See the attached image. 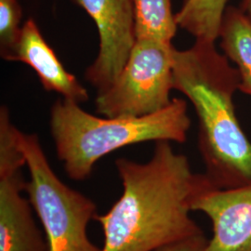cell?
Masks as SVG:
<instances>
[{"label":"cell","instance_id":"15","mask_svg":"<svg viewBox=\"0 0 251 251\" xmlns=\"http://www.w3.org/2000/svg\"><path fill=\"white\" fill-rule=\"evenodd\" d=\"M239 8L248 15L251 20V0H241Z\"/></svg>","mask_w":251,"mask_h":251},{"label":"cell","instance_id":"7","mask_svg":"<svg viewBox=\"0 0 251 251\" xmlns=\"http://www.w3.org/2000/svg\"><path fill=\"white\" fill-rule=\"evenodd\" d=\"M191 207L204 213L212 225L204 251H251V184L209 187L194 198Z\"/></svg>","mask_w":251,"mask_h":251},{"label":"cell","instance_id":"14","mask_svg":"<svg viewBox=\"0 0 251 251\" xmlns=\"http://www.w3.org/2000/svg\"><path fill=\"white\" fill-rule=\"evenodd\" d=\"M208 242L204 233L168 245L156 251H204Z\"/></svg>","mask_w":251,"mask_h":251},{"label":"cell","instance_id":"1","mask_svg":"<svg viewBox=\"0 0 251 251\" xmlns=\"http://www.w3.org/2000/svg\"><path fill=\"white\" fill-rule=\"evenodd\" d=\"M123 191L106 213L97 214L104 242L100 251H156L203 233L190 215L192 202L212 187L205 173L194 172L186 155L171 142H156L146 163L116 160Z\"/></svg>","mask_w":251,"mask_h":251},{"label":"cell","instance_id":"2","mask_svg":"<svg viewBox=\"0 0 251 251\" xmlns=\"http://www.w3.org/2000/svg\"><path fill=\"white\" fill-rule=\"evenodd\" d=\"M239 74L216 42L196 39L191 48L175 49L174 90L193 104L198 119V150L205 174L217 189L251 184V142L235 113L233 97Z\"/></svg>","mask_w":251,"mask_h":251},{"label":"cell","instance_id":"6","mask_svg":"<svg viewBox=\"0 0 251 251\" xmlns=\"http://www.w3.org/2000/svg\"><path fill=\"white\" fill-rule=\"evenodd\" d=\"M92 19L99 33V52L86 71L98 93L107 90L124 68L136 41L132 0H73Z\"/></svg>","mask_w":251,"mask_h":251},{"label":"cell","instance_id":"13","mask_svg":"<svg viewBox=\"0 0 251 251\" xmlns=\"http://www.w3.org/2000/svg\"><path fill=\"white\" fill-rule=\"evenodd\" d=\"M22 8L18 0H0V54L5 60L11 53L22 32Z\"/></svg>","mask_w":251,"mask_h":251},{"label":"cell","instance_id":"10","mask_svg":"<svg viewBox=\"0 0 251 251\" xmlns=\"http://www.w3.org/2000/svg\"><path fill=\"white\" fill-rule=\"evenodd\" d=\"M219 38L239 74V90L251 96V20L239 7L228 6L225 10Z\"/></svg>","mask_w":251,"mask_h":251},{"label":"cell","instance_id":"12","mask_svg":"<svg viewBox=\"0 0 251 251\" xmlns=\"http://www.w3.org/2000/svg\"><path fill=\"white\" fill-rule=\"evenodd\" d=\"M171 2L172 0H132L136 39L172 41L179 26Z\"/></svg>","mask_w":251,"mask_h":251},{"label":"cell","instance_id":"8","mask_svg":"<svg viewBox=\"0 0 251 251\" xmlns=\"http://www.w3.org/2000/svg\"><path fill=\"white\" fill-rule=\"evenodd\" d=\"M7 61L29 65L36 73L44 89L61 94L63 99L79 104L89 100L87 89L64 68L33 19H28L24 24L18 41Z\"/></svg>","mask_w":251,"mask_h":251},{"label":"cell","instance_id":"9","mask_svg":"<svg viewBox=\"0 0 251 251\" xmlns=\"http://www.w3.org/2000/svg\"><path fill=\"white\" fill-rule=\"evenodd\" d=\"M23 172L0 176V251H49L34 219V208L25 198Z\"/></svg>","mask_w":251,"mask_h":251},{"label":"cell","instance_id":"11","mask_svg":"<svg viewBox=\"0 0 251 251\" xmlns=\"http://www.w3.org/2000/svg\"><path fill=\"white\" fill-rule=\"evenodd\" d=\"M229 0H184L175 14L178 26L196 39L216 42Z\"/></svg>","mask_w":251,"mask_h":251},{"label":"cell","instance_id":"4","mask_svg":"<svg viewBox=\"0 0 251 251\" xmlns=\"http://www.w3.org/2000/svg\"><path fill=\"white\" fill-rule=\"evenodd\" d=\"M19 142L30 173L25 192L49 251H100L88 235L89 224L98 214L94 201L59 179L36 134L20 131Z\"/></svg>","mask_w":251,"mask_h":251},{"label":"cell","instance_id":"5","mask_svg":"<svg viewBox=\"0 0 251 251\" xmlns=\"http://www.w3.org/2000/svg\"><path fill=\"white\" fill-rule=\"evenodd\" d=\"M174 50L171 42L137 38L118 77L98 93L97 113L105 117H141L168 107L174 90Z\"/></svg>","mask_w":251,"mask_h":251},{"label":"cell","instance_id":"3","mask_svg":"<svg viewBox=\"0 0 251 251\" xmlns=\"http://www.w3.org/2000/svg\"><path fill=\"white\" fill-rule=\"evenodd\" d=\"M184 100L172 99L160 112L141 117H99L79 103L58 100L51 108L50 130L58 158L68 177L85 180L100 158L128 145L144 142L187 140L191 120Z\"/></svg>","mask_w":251,"mask_h":251}]
</instances>
